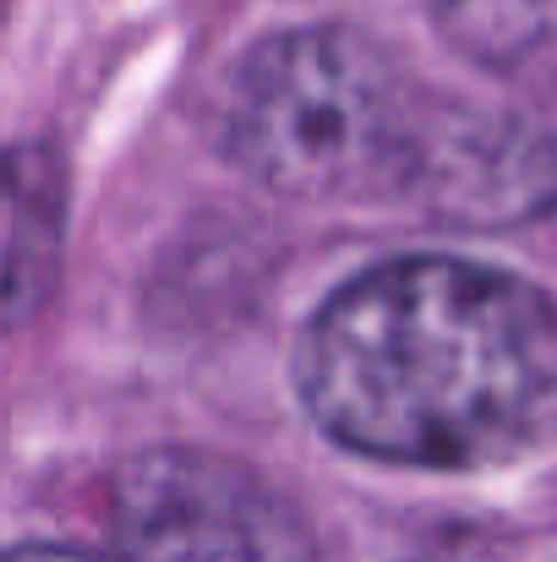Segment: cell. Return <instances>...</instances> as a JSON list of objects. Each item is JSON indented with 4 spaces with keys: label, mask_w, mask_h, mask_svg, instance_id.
Listing matches in <instances>:
<instances>
[{
    "label": "cell",
    "mask_w": 557,
    "mask_h": 562,
    "mask_svg": "<svg viewBox=\"0 0 557 562\" xmlns=\"http://www.w3.org/2000/svg\"><path fill=\"white\" fill-rule=\"evenodd\" d=\"M437 33L476 66L520 71L557 44V0H426Z\"/></svg>",
    "instance_id": "obj_6"
},
{
    "label": "cell",
    "mask_w": 557,
    "mask_h": 562,
    "mask_svg": "<svg viewBox=\"0 0 557 562\" xmlns=\"http://www.w3.org/2000/svg\"><path fill=\"white\" fill-rule=\"evenodd\" d=\"M121 562H323L307 514L241 459L148 448L115 470Z\"/></svg>",
    "instance_id": "obj_3"
},
{
    "label": "cell",
    "mask_w": 557,
    "mask_h": 562,
    "mask_svg": "<svg viewBox=\"0 0 557 562\" xmlns=\"http://www.w3.org/2000/svg\"><path fill=\"white\" fill-rule=\"evenodd\" d=\"M66 170L55 148L22 143L0 154V334L27 328L60 279Z\"/></svg>",
    "instance_id": "obj_5"
},
{
    "label": "cell",
    "mask_w": 557,
    "mask_h": 562,
    "mask_svg": "<svg viewBox=\"0 0 557 562\" xmlns=\"http://www.w3.org/2000/svg\"><path fill=\"white\" fill-rule=\"evenodd\" d=\"M399 196L454 224H520L557 202V126L525 110L421 104Z\"/></svg>",
    "instance_id": "obj_4"
},
{
    "label": "cell",
    "mask_w": 557,
    "mask_h": 562,
    "mask_svg": "<svg viewBox=\"0 0 557 562\" xmlns=\"http://www.w3.org/2000/svg\"><path fill=\"white\" fill-rule=\"evenodd\" d=\"M296 376L312 420L361 459L498 464L557 409V306L465 257L377 262L318 306Z\"/></svg>",
    "instance_id": "obj_1"
},
{
    "label": "cell",
    "mask_w": 557,
    "mask_h": 562,
    "mask_svg": "<svg viewBox=\"0 0 557 562\" xmlns=\"http://www.w3.org/2000/svg\"><path fill=\"white\" fill-rule=\"evenodd\" d=\"M0 562H115V558H93V552H71V547H16Z\"/></svg>",
    "instance_id": "obj_7"
},
{
    "label": "cell",
    "mask_w": 557,
    "mask_h": 562,
    "mask_svg": "<svg viewBox=\"0 0 557 562\" xmlns=\"http://www.w3.org/2000/svg\"><path fill=\"white\" fill-rule=\"evenodd\" d=\"M421 99L350 27L263 38L224 88L219 143L268 191L296 202L399 196Z\"/></svg>",
    "instance_id": "obj_2"
}]
</instances>
